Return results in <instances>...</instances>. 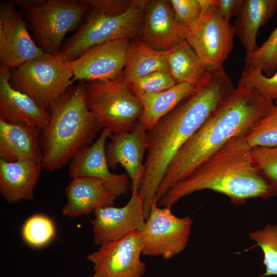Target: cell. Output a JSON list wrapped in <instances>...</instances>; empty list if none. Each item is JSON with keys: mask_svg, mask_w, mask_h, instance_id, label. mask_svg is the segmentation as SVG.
I'll list each match as a JSON object with an SVG mask.
<instances>
[{"mask_svg": "<svg viewBox=\"0 0 277 277\" xmlns=\"http://www.w3.org/2000/svg\"><path fill=\"white\" fill-rule=\"evenodd\" d=\"M65 193L67 201L62 213L71 218L90 214L100 208L114 206L117 198L101 181L86 177L72 179Z\"/></svg>", "mask_w": 277, "mask_h": 277, "instance_id": "d6986e66", "label": "cell"}, {"mask_svg": "<svg viewBox=\"0 0 277 277\" xmlns=\"http://www.w3.org/2000/svg\"><path fill=\"white\" fill-rule=\"evenodd\" d=\"M238 84L250 86L264 96L277 101V71L273 76L267 77L260 69L245 65Z\"/></svg>", "mask_w": 277, "mask_h": 277, "instance_id": "f546056e", "label": "cell"}, {"mask_svg": "<svg viewBox=\"0 0 277 277\" xmlns=\"http://www.w3.org/2000/svg\"><path fill=\"white\" fill-rule=\"evenodd\" d=\"M245 139L252 148L277 146V104L252 126Z\"/></svg>", "mask_w": 277, "mask_h": 277, "instance_id": "4316f807", "label": "cell"}, {"mask_svg": "<svg viewBox=\"0 0 277 277\" xmlns=\"http://www.w3.org/2000/svg\"><path fill=\"white\" fill-rule=\"evenodd\" d=\"M87 277H92V276L91 275V276H87Z\"/></svg>", "mask_w": 277, "mask_h": 277, "instance_id": "d590c367", "label": "cell"}, {"mask_svg": "<svg viewBox=\"0 0 277 277\" xmlns=\"http://www.w3.org/2000/svg\"><path fill=\"white\" fill-rule=\"evenodd\" d=\"M109 138L106 146L109 168L121 165L130 180L132 190H139L144 172V156L148 145L147 130L139 121L132 130L111 134Z\"/></svg>", "mask_w": 277, "mask_h": 277, "instance_id": "2e32d148", "label": "cell"}, {"mask_svg": "<svg viewBox=\"0 0 277 277\" xmlns=\"http://www.w3.org/2000/svg\"><path fill=\"white\" fill-rule=\"evenodd\" d=\"M45 53L58 54L65 35L80 26L89 7L82 0H13Z\"/></svg>", "mask_w": 277, "mask_h": 277, "instance_id": "8992f818", "label": "cell"}, {"mask_svg": "<svg viewBox=\"0 0 277 277\" xmlns=\"http://www.w3.org/2000/svg\"><path fill=\"white\" fill-rule=\"evenodd\" d=\"M195 87L190 84L176 83L164 91L137 97L143 106L140 122L148 131L191 94Z\"/></svg>", "mask_w": 277, "mask_h": 277, "instance_id": "cb8c5ba5", "label": "cell"}, {"mask_svg": "<svg viewBox=\"0 0 277 277\" xmlns=\"http://www.w3.org/2000/svg\"><path fill=\"white\" fill-rule=\"evenodd\" d=\"M245 64L259 68L265 76H273L277 71V27L267 39L245 57Z\"/></svg>", "mask_w": 277, "mask_h": 277, "instance_id": "f1b7e54d", "label": "cell"}, {"mask_svg": "<svg viewBox=\"0 0 277 277\" xmlns=\"http://www.w3.org/2000/svg\"><path fill=\"white\" fill-rule=\"evenodd\" d=\"M117 39L95 46L67 64L73 81H105L117 77L124 69L130 43Z\"/></svg>", "mask_w": 277, "mask_h": 277, "instance_id": "7c38bea8", "label": "cell"}, {"mask_svg": "<svg viewBox=\"0 0 277 277\" xmlns=\"http://www.w3.org/2000/svg\"><path fill=\"white\" fill-rule=\"evenodd\" d=\"M10 83L48 110L73 85V74L58 55L44 52L10 70Z\"/></svg>", "mask_w": 277, "mask_h": 277, "instance_id": "ba28073f", "label": "cell"}, {"mask_svg": "<svg viewBox=\"0 0 277 277\" xmlns=\"http://www.w3.org/2000/svg\"><path fill=\"white\" fill-rule=\"evenodd\" d=\"M187 31L169 1H149L140 32L142 41L155 49L169 51L186 40Z\"/></svg>", "mask_w": 277, "mask_h": 277, "instance_id": "e0dca14e", "label": "cell"}, {"mask_svg": "<svg viewBox=\"0 0 277 277\" xmlns=\"http://www.w3.org/2000/svg\"><path fill=\"white\" fill-rule=\"evenodd\" d=\"M44 53L33 41L15 6L10 1L1 2V66L14 69Z\"/></svg>", "mask_w": 277, "mask_h": 277, "instance_id": "4fadbf2b", "label": "cell"}, {"mask_svg": "<svg viewBox=\"0 0 277 277\" xmlns=\"http://www.w3.org/2000/svg\"><path fill=\"white\" fill-rule=\"evenodd\" d=\"M42 169V164L27 159L11 162L0 160L2 196L12 204L32 200Z\"/></svg>", "mask_w": 277, "mask_h": 277, "instance_id": "ffe728a7", "label": "cell"}, {"mask_svg": "<svg viewBox=\"0 0 277 277\" xmlns=\"http://www.w3.org/2000/svg\"><path fill=\"white\" fill-rule=\"evenodd\" d=\"M42 131L39 128L0 120V160L11 162L27 159L42 164Z\"/></svg>", "mask_w": 277, "mask_h": 277, "instance_id": "44dd1931", "label": "cell"}, {"mask_svg": "<svg viewBox=\"0 0 277 277\" xmlns=\"http://www.w3.org/2000/svg\"><path fill=\"white\" fill-rule=\"evenodd\" d=\"M202 8L197 22L188 29L186 40L208 68L223 67L233 46V25L222 17L213 0Z\"/></svg>", "mask_w": 277, "mask_h": 277, "instance_id": "30bf717a", "label": "cell"}, {"mask_svg": "<svg viewBox=\"0 0 277 277\" xmlns=\"http://www.w3.org/2000/svg\"><path fill=\"white\" fill-rule=\"evenodd\" d=\"M90 220L93 242L98 246L123 239L133 231L145 227L144 197L139 190H132L127 204L122 207L114 206L98 208Z\"/></svg>", "mask_w": 277, "mask_h": 277, "instance_id": "5bb4252c", "label": "cell"}, {"mask_svg": "<svg viewBox=\"0 0 277 277\" xmlns=\"http://www.w3.org/2000/svg\"><path fill=\"white\" fill-rule=\"evenodd\" d=\"M234 88L223 67L209 68L194 92L147 131L148 145L139 188L145 219L173 157Z\"/></svg>", "mask_w": 277, "mask_h": 277, "instance_id": "6da1fadb", "label": "cell"}, {"mask_svg": "<svg viewBox=\"0 0 277 277\" xmlns=\"http://www.w3.org/2000/svg\"><path fill=\"white\" fill-rule=\"evenodd\" d=\"M252 149L256 166L277 195V146Z\"/></svg>", "mask_w": 277, "mask_h": 277, "instance_id": "1f68e13d", "label": "cell"}, {"mask_svg": "<svg viewBox=\"0 0 277 277\" xmlns=\"http://www.w3.org/2000/svg\"><path fill=\"white\" fill-rule=\"evenodd\" d=\"M90 13L62 45L59 56L71 61L88 49L110 41L129 40L140 32L149 1L82 0Z\"/></svg>", "mask_w": 277, "mask_h": 277, "instance_id": "5b68a950", "label": "cell"}, {"mask_svg": "<svg viewBox=\"0 0 277 277\" xmlns=\"http://www.w3.org/2000/svg\"><path fill=\"white\" fill-rule=\"evenodd\" d=\"M48 109L50 120L40 144L43 168L52 172L91 145L102 127L88 108L84 82L72 85Z\"/></svg>", "mask_w": 277, "mask_h": 277, "instance_id": "277c9868", "label": "cell"}, {"mask_svg": "<svg viewBox=\"0 0 277 277\" xmlns=\"http://www.w3.org/2000/svg\"><path fill=\"white\" fill-rule=\"evenodd\" d=\"M171 6L179 21L186 28L193 27L201 16L199 0H170Z\"/></svg>", "mask_w": 277, "mask_h": 277, "instance_id": "d6a6232c", "label": "cell"}, {"mask_svg": "<svg viewBox=\"0 0 277 277\" xmlns=\"http://www.w3.org/2000/svg\"><path fill=\"white\" fill-rule=\"evenodd\" d=\"M176 84L169 72L156 71L135 80L129 86L133 93L138 97L164 91Z\"/></svg>", "mask_w": 277, "mask_h": 277, "instance_id": "4dcf8cb0", "label": "cell"}, {"mask_svg": "<svg viewBox=\"0 0 277 277\" xmlns=\"http://www.w3.org/2000/svg\"><path fill=\"white\" fill-rule=\"evenodd\" d=\"M277 11V0H244L233 25L235 35L240 38L246 55L257 48V33Z\"/></svg>", "mask_w": 277, "mask_h": 277, "instance_id": "7402d4cb", "label": "cell"}, {"mask_svg": "<svg viewBox=\"0 0 277 277\" xmlns=\"http://www.w3.org/2000/svg\"><path fill=\"white\" fill-rule=\"evenodd\" d=\"M142 231L135 230L118 240L105 243L89 253L87 259L93 264L92 277H142L146 272L141 260Z\"/></svg>", "mask_w": 277, "mask_h": 277, "instance_id": "8fae6325", "label": "cell"}, {"mask_svg": "<svg viewBox=\"0 0 277 277\" xmlns=\"http://www.w3.org/2000/svg\"><path fill=\"white\" fill-rule=\"evenodd\" d=\"M24 241L34 247L44 246L55 235V227L52 220L43 214H37L29 217L22 228Z\"/></svg>", "mask_w": 277, "mask_h": 277, "instance_id": "83f0119b", "label": "cell"}, {"mask_svg": "<svg viewBox=\"0 0 277 277\" xmlns=\"http://www.w3.org/2000/svg\"><path fill=\"white\" fill-rule=\"evenodd\" d=\"M274 105V101L252 87L238 84L173 157L154 202L158 203L170 189L230 140L246 135Z\"/></svg>", "mask_w": 277, "mask_h": 277, "instance_id": "7a4b0ae2", "label": "cell"}, {"mask_svg": "<svg viewBox=\"0 0 277 277\" xmlns=\"http://www.w3.org/2000/svg\"><path fill=\"white\" fill-rule=\"evenodd\" d=\"M244 0H213L214 6L218 9L222 17L230 21L233 16L239 13Z\"/></svg>", "mask_w": 277, "mask_h": 277, "instance_id": "836d02e7", "label": "cell"}, {"mask_svg": "<svg viewBox=\"0 0 277 277\" xmlns=\"http://www.w3.org/2000/svg\"><path fill=\"white\" fill-rule=\"evenodd\" d=\"M275 104H277V101H276L275 102Z\"/></svg>", "mask_w": 277, "mask_h": 277, "instance_id": "e575fe53", "label": "cell"}, {"mask_svg": "<svg viewBox=\"0 0 277 277\" xmlns=\"http://www.w3.org/2000/svg\"><path fill=\"white\" fill-rule=\"evenodd\" d=\"M169 50L155 49L142 41L130 43L123 74L128 85L156 71L169 73Z\"/></svg>", "mask_w": 277, "mask_h": 277, "instance_id": "603a6c76", "label": "cell"}, {"mask_svg": "<svg viewBox=\"0 0 277 277\" xmlns=\"http://www.w3.org/2000/svg\"><path fill=\"white\" fill-rule=\"evenodd\" d=\"M193 222L188 215L177 217L170 208L152 203L142 231V255L168 260L180 254L187 246Z\"/></svg>", "mask_w": 277, "mask_h": 277, "instance_id": "9c48e42d", "label": "cell"}, {"mask_svg": "<svg viewBox=\"0 0 277 277\" xmlns=\"http://www.w3.org/2000/svg\"><path fill=\"white\" fill-rule=\"evenodd\" d=\"M245 135L235 137L176 184L161 199L160 206L171 209L182 197L203 190L228 196L235 204L276 194L256 166Z\"/></svg>", "mask_w": 277, "mask_h": 277, "instance_id": "3957f363", "label": "cell"}, {"mask_svg": "<svg viewBox=\"0 0 277 277\" xmlns=\"http://www.w3.org/2000/svg\"><path fill=\"white\" fill-rule=\"evenodd\" d=\"M50 120L48 110L10 83V69L0 67V120L23 124L44 130Z\"/></svg>", "mask_w": 277, "mask_h": 277, "instance_id": "ac0fdd59", "label": "cell"}, {"mask_svg": "<svg viewBox=\"0 0 277 277\" xmlns=\"http://www.w3.org/2000/svg\"><path fill=\"white\" fill-rule=\"evenodd\" d=\"M111 134L108 130L103 129L95 142L82 150L71 160L68 173L72 179L86 177L98 180L118 196L128 192L130 182L127 174H116L109 170L106 146Z\"/></svg>", "mask_w": 277, "mask_h": 277, "instance_id": "9a60e30c", "label": "cell"}, {"mask_svg": "<svg viewBox=\"0 0 277 277\" xmlns=\"http://www.w3.org/2000/svg\"><path fill=\"white\" fill-rule=\"evenodd\" d=\"M89 110L103 129L111 134L132 130L140 121L143 106L123 74L86 84Z\"/></svg>", "mask_w": 277, "mask_h": 277, "instance_id": "52a82bcc", "label": "cell"}, {"mask_svg": "<svg viewBox=\"0 0 277 277\" xmlns=\"http://www.w3.org/2000/svg\"><path fill=\"white\" fill-rule=\"evenodd\" d=\"M168 68L176 83H187L195 87L209 69L186 40L169 50Z\"/></svg>", "mask_w": 277, "mask_h": 277, "instance_id": "d4e9b609", "label": "cell"}, {"mask_svg": "<svg viewBox=\"0 0 277 277\" xmlns=\"http://www.w3.org/2000/svg\"><path fill=\"white\" fill-rule=\"evenodd\" d=\"M248 235L263 253L265 272L259 277H277V224H267L261 229L249 232Z\"/></svg>", "mask_w": 277, "mask_h": 277, "instance_id": "484cf974", "label": "cell"}]
</instances>
